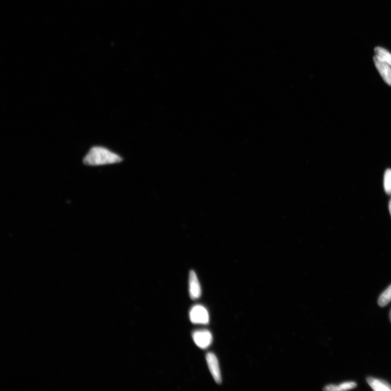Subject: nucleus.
<instances>
[{
    "mask_svg": "<svg viewBox=\"0 0 391 391\" xmlns=\"http://www.w3.org/2000/svg\"><path fill=\"white\" fill-rule=\"evenodd\" d=\"M124 159L121 155L111 149L101 146L91 148L83 159V164L91 167L116 164Z\"/></svg>",
    "mask_w": 391,
    "mask_h": 391,
    "instance_id": "1",
    "label": "nucleus"
},
{
    "mask_svg": "<svg viewBox=\"0 0 391 391\" xmlns=\"http://www.w3.org/2000/svg\"><path fill=\"white\" fill-rule=\"evenodd\" d=\"M191 322L196 324H208L210 322V315L208 310L202 305H197L193 307L190 312Z\"/></svg>",
    "mask_w": 391,
    "mask_h": 391,
    "instance_id": "2",
    "label": "nucleus"
},
{
    "mask_svg": "<svg viewBox=\"0 0 391 391\" xmlns=\"http://www.w3.org/2000/svg\"><path fill=\"white\" fill-rule=\"evenodd\" d=\"M192 339L195 344L203 350L210 347L213 340L211 332L207 330L194 331L192 334Z\"/></svg>",
    "mask_w": 391,
    "mask_h": 391,
    "instance_id": "3",
    "label": "nucleus"
},
{
    "mask_svg": "<svg viewBox=\"0 0 391 391\" xmlns=\"http://www.w3.org/2000/svg\"><path fill=\"white\" fill-rule=\"evenodd\" d=\"M206 360L213 379L215 380L217 384H221L222 382L221 374L216 356L213 353H208L206 355Z\"/></svg>",
    "mask_w": 391,
    "mask_h": 391,
    "instance_id": "4",
    "label": "nucleus"
},
{
    "mask_svg": "<svg viewBox=\"0 0 391 391\" xmlns=\"http://www.w3.org/2000/svg\"><path fill=\"white\" fill-rule=\"evenodd\" d=\"M189 291L190 298L193 300L199 299L201 296V287L199 278L194 270H190L189 275Z\"/></svg>",
    "mask_w": 391,
    "mask_h": 391,
    "instance_id": "5",
    "label": "nucleus"
},
{
    "mask_svg": "<svg viewBox=\"0 0 391 391\" xmlns=\"http://www.w3.org/2000/svg\"><path fill=\"white\" fill-rule=\"evenodd\" d=\"M374 62L384 81L391 86V66L388 63L380 61L376 56L374 57Z\"/></svg>",
    "mask_w": 391,
    "mask_h": 391,
    "instance_id": "6",
    "label": "nucleus"
},
{
    "mask_svg": "<svg viewBox=\"0 0 391 391\" xmlns=\"http://www.w3.org/2000/svg\"><path fill=\"white\" fill-rule=\"evenodd\" d=\"M367 382L371 388L376 391H391V386L385 380L368 377Z\"/></svg>",
    "mask_w": 391,
    "mask_h": 391,
    "instance_id": "7",
    "label": "nucleus"
},
{
    "mask_svg": "<svg viewBox=\"0 0 391 391\" xmlns=\"http://www.w3.org/2000/svg\"><path fill=\"white\" fill-rule=\"evenodd\" d=\"M356 386V383L354 382H347L338 385L331 384L326 386L324 390L328 391H348L355 388Z\"/></svg>",
    "mask_w": 391,
    "mask_h": 391,
    "instance_id": "8",
    "label": "nucleus"
},
{
    "mask_svg": "<svg viewBox=\"0 0 391 391\" xmlns=\"http://www.w3.org/2000/svg\"><path fill=\"white\" fill-rule=\"evenodd\" d=\"M376 57L380 61L389 64L391 66V53L384 48L377 47L375 49Z\"/></svg>",
    "mask_w": 391,
    "mask_h": 391,
    "instance_id": "9",
    "label": "nucleus"
},
{
    "mask_svg": "<svg viewBox=\"0 0 391 391\" xmlns=\"http://www.w3.org/2000/svg\"><path fill=\"white\" fill-rule=\"evenodd\" d=\"M391 301V285L382 293L378 299L380 307H384Z\"/></svg>",
    "mask_w": 391,
    "mask_h": 391,
    "instance_id": "10",
    "label": "nucleus"
},
{
    "mask_svg": "<svg viewBox=\"0 0 391 391\" xmlns=\"http://www.w3.org/2000/svg\"><path fill=\"white\" fill-rule=\"evenodd\" d=\"M384 189L387 194L391 196V169L385 171L384 178Z\"/></svg>",
    "mask_w": 391,
    "mask_h": 391,
    "instance_id": "11",
    "label": "nucleus"
},
{
    "mask_svg": "<svg viewBox=\"0 0 391 391\" xmlns=\"http://www.w3.org/2000/svg\"><path fill=\"white\" fill-rule=\"evenodd\" d=\"M389 211H390V213L391 216V200L390 201V202H389Z\"/></svg>",
    "mask_w": 391,
    "mask_h": 391,
    "instance_id": "12",
    "label": "nucleus"
},
{
    "mask_svg": "<svg viewBox=\"0 0 391 391\" xmlns=\"http://www.w3.org/2000/svg\"><path fill=\"white\" fill-rule=\"evenodd\" d=\"M390 320H391V310L390 311Z\"/></svg>",
    "mask_w": 391,
    "mask_h": 391,
    "instance_id": "13",
    "label": "nucleus"
}]
</instances>
